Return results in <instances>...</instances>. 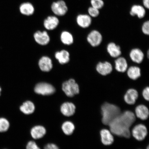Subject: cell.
<instances>
[{
	"mask_svg": "<svg viewBox=\"0 0 149 149\" xmlns=\"http://www.w3.org/2000/svg\"><path fill=\"white\" fill-rule=\"evenodd\" d=\"M55 56L61 64H66L70 61V54L65 50L56 52Z\"/></svg>",
	"mask_w": 149,
	"mask_h": 149,
	"instance_id": "cb8c5ba5",
	"label": "cell"
},
{
	"mask_svg": "<svg viewBox=\"0 0 149 149\" xmlns=\"http://www.w3.org/2000/svg\"><path fill=\"white\" fill-rule=\"evenodd\" d=\"M107 51L111 57L117 58L122 54L120 47L113 42L109 43L107 46Z\"/></svg>",
	"mask_w": 149,
	"mask_h": 149,
	"instance_id": "5bb4252c",
	"label": "cell"
},
{
	"mask_svg": "<svg viewBox=\"0 0 149 149\" xmlns=\"http://www.w3.org/2000/svg\"><path fill=\"white\" fill-rule=\"evenodd\" d=\"M31 136L33 139H39L42 138L45 135L46 130L42 126H35L31 129Z\"/></svg>",
	"mask_w": 149,
	"mask_h": 149,
	"instance_id": "7402d4cb",
	"label": "cell"
},
{
	"mask_svg": "<svg viewBox=\"0 0 149 149\" xmlns=\"http://www.w3.org/2000/svg\"><path fill=\"white\" fill-rule=\"evenodd\" d=\"M61 128L65 134L70 135L73 133L75 127L72 122L66 121L63 124Z\"/></svg>",
	"mask_w": 149,
	"mask_h": 149,
	"instance_id": "484cf974",
	"label": "cell"
},
{
	"mask_svg": "<svg viewBox=\"0 0 149 149\" xmlns=\"http://www.w3.org/2000/svg\"><path fill=\"white\" fill-rule=\"evenodd\" d=\"M51 9L56 15L63 16L68 12V7L64 1L59 0L52 3Z\"/></svg>",
	"mask_w": 149,
	"mask_h": 149,
	"instance_id": "5b68a950",
	"label": "cell"
},
{
	"mask_svg": "<svg viewBox=\"0 0 149 149\" xmlns=\"http://www.w3.org/2000/svg\"><path fill=\"white\" fill-rule=\"evenodd\" d=\"M148 133L146 127L142 124L137 125L132 130L133 136L139 141L143 140L146 137Z\"/></svg>",
	"mask_w": 149,
	"mask_h": 149,
	"instance_id": "52a82bcc",
	"label": "cell"
},
{
	"mask_svg": "<svg viewBox=\"0 0 149 149\" xmlns=\"http://www.w3.org/2000/svg\"><path fill=\"white\" fill-rule=\"evenodd\" d=\"M141 30L142 32L145 35H148L149 34V22L147 21L143 24Z\"/></svg>",
	"mask_w": 149,
	"mask_h": 149,
	"instance_id": "4dcf8cb0",
	"label": "cell"
},
{
	"mask_svg": "<svg viewBox=\"0 0 149 149\" xmlns=\"http://www.w3.org/2000/svg\"><path fill=\"white\" fill-rule=\"evenodd\" d=\"M127 61L124 57H119L115 61V68L117 72H124L126 71L128 68Z\"/></svg>",
	"mask_w": 149,
	"mask_h": 149,
	"instance_id": "2e32d148",
	"label": "cell"
},
{
	"mask_svg": "<svg viewBox=\"0 0 149 149\" xmlns=\"http://www.w3.org/2000/svg\"><path fill=\"white\" fill-rule=\"evenodd\" d=\"M131 60L137 64H141L144 60V55L143 52L139 48H134L131 50L130 53Z\"/></svg>",
	"mask_w": 149,
	"mask_h": 149,
	"instance_id": "30bf717a",
	"label": "cell"
},
{
	"mask_svg": "<svg viewBox=\"0 0 149 149\" xmlns=\"http://www.w3.org/2000/svg\"><path fill=\"white\" fill-rule=\"evenodd\" d=\"M89 15L91 17H96L99 15V10L93 7H89L88 10Z\"/></svg>",
	"mask_w": 149,
	"mask_h": 149,
	"instance_id": "f546056e",
	"label": "cell"
},
{
	"mask_svg": "<svg viewBox=\"0 0 149 149\" xmlns=\"http://www.w3.org/2000/svg\"><path fill=\"white\" fill-rule=\"evenodd\" d=\"M102 122L105 125H109L121 113L120 108L109 103H104L101 107Z\"/></svg>",
	"mask_w": 149,
	"mask_h": 149,
	"instance_id": "7a4b0ae2",
	"label": "cell"
},
{
	"mask_svg": "<svg viewBox=\"0 0 149 149\" xmlns=\"http://www.w3.org/2000/svg\"><path fill=\"white\" fill-rule=\"evenodd\" d=\"M142 95L145 99L148 101L149 100V88L148 87H145L143 91Z\"/></svg>",
	"mask_w": 149,
	"mask_h": 149,
	"instance_id": "d6a6232c",
	"label": "cell"
},
{
	"mask_svg": "<svg viewBox=\"0 0 149 149\" xmlns=\"http://www.w3.org/2000/svg\"><path fill=\"white\" fill-rule=\"evenodd\" d=\"M76 22L80 27L86 29L89 27L92 24V18L88 15L80 14L76 18Z\"/></svg>",
	"mask_w": 149,
	"mask_h": 149,
	"instance_id": "7c38bea8",
	"label": "cell"
},
{
	"mask_svg": "<svg viewBox=\"0 0 149 149\" xmlns=\"http://www.w3.org/2000/svg\"><path fill=\"white\" fill-rule=\"evenodd\" d=\"M39 66L40 70L42 71H50L53 68V64L51 59L47 57H43L40 59L39 62Z\"/></svg>",
	"mask_w": 149,
	"mask_h": 149,
	"instance_id": "d6986e66",
	"label": "cell"
},
{
	"mask_svg": "<svg viewBox=\"0 0 149 149\" xmlns=\"http://www.w3.org/2000/svg\"><path fill=\"white\" fill-rule=\"evenodd\" d=\"M19 10L22 14L26 16H30L34 12L35 8L31 3L26 2L22 3L20 5Z\"/></svg>",
	"mask_w": 149,
	"mask_h": 149,
	"instance_id": "603a6c76",
	"label": "cell"
},
{
	"mask_svg": "<svg viewBox=\"0 0 149 149\" xmlns=\"http://www.w3.org/2000/svg\"><path fill=\"white\" fill-rule=\"evenodd\" d=\"M126 71L128 77L132 80H137L141 75V68L137 66H130Z\"/></svg>",
	"mask_w": 149,
	"mask_h": 149,
	"instance_id": "44dd1931",
	"label": "cell"
},
{
	"mask_svg": "<svg viewBox=\"0 0 149 149\" xmlns=\"http://www.w3.org/2000/svg\"><path fill=\"white\" fill-rule=\"evenodd\" d=\"M130 14L132 16H137L140 19L144 17L146 10L144 7L139 5H134L130 9Z\"/></svg>",
	"mask_w": 149,
	"mask_h": 149,
	"instance_id": "ffe728a7",
	"label": "cell"
},
{
	"mask_svg": "<svg viewBox=\"0 0 149 149\" xmlns=\"http://www.w3.org/2000/svg\"><path fill=\"white\" fill-rule=\"evenodd\" d=\"M9 127L8 121L5 118H0V132L1 133L7 131Z\"/></svg>",
	"mask_w": 149,
	"mask_h": 149,
	"instance_id": "83f0119b",
	"label": "cell"
},
{
	"mask_svg": "<svg viewBox=\"0 0 149 149\" xmlns=\"http://www.w3.org/2000/svg\"><path fill=\"white\" fill-rule=\"evenodd\" d=\"M34 37L36 42L41 45H46L49 42V37L46 31H44L43 32L37 31L35 33Z\"/></svg>",
	"mask_w": 149,
	"mask_h": 149,
	"instance_id": "9a60e30c",
	"label": "cell"
},
{
	"mask_svg": "<svg viewBox=\"0 0 149 149\" xmlns=\"http://www.w3.org/2000/svg\"><path fill=\"white\" fill-rule=\"evenodd\" d=\"M102 143L105 145H110L113 144L114 138L111 131L107 129L102 130L100 132Z\"/></svg>",
	"mask_w": 149,
	"mask_h": 149,
	"instance_id": "4fadbf2b",
	"label": "cell"
},
{
	"mask_svg": "<svg viewBox=\"0 0 149 149\" xmlns=\"http://www.w3.org/2000/svg\"><path fill=\"white\" fill-rule=\"evenodd\" d=\"M135 114L138 118L141 120H146L149 115V110L146 106L143 105L138 106L135 109Z\"/></svg>",
	"mask_w": 149,
	"mask_h": 149,
	"instance_id": "e0dca14e",
	"label": "cell"
},
{
	"mask_svg": "<svg viewBox=\"0 0 149 149\" xmlns=\"http://www.w3.org/2000/svg\"><path fill=\"white\" fill-rule=\"evenodd\" d=\"M92 6L100 10L104 6V3L102 0H91Z\"/></svg>",
	"mask_w": 149,
	"mask_h": 149,
	"instance_id": "f1b7e54d",
	"label": "cell"
},
{
	"mask_svg": "<svg viewBox=\"0 0 149 149\" xmlns=\"http://www.w3.org/2000/svg\"><path fill=\"white\" fill-rule=\"evenodd\" d=\"M61 41L65 45H70L73 43V37L71 33L68 31H64L61 35Z\"/></svg>",
	"mask_w": 149,
	"mask_h": 149,
	"instance_id": "4316f807",
	"label": "cell"
},
{
	"mask_svg": "<svg viewBox=\"0 0 149 149\" xmlns=\"http://www.w3.org/2000/svg\"><path fill=\"white\" fill-rule=\"evenodd\" d=\"M34 91L37 94L49 95L54 94L55 92V89L50 84L42 83L37 84L35 87Z\"/></svg>",
	"mask_w": 149,
	"mask_h": 149,
	"instance_id": "277c9868",
	"label": "cell"
},
{
	"mask_svg": "<svg viewBox=\"0 0 149 149\" xmlns=\"http://www.w3.org/2000/svg\"><path fill=\"white\" fill-rule=\"evenodd\" d=\"M59 23L58 19L55 16H49L44 21V26L47 29L52 30L55 29Z\"/></svg>",
	"mask_w": 149,
	"mask_h": 149,
	"instance_id": "ac0fdd59",
	"label": "cell"
},
{
	"mask_svg": "<svg viewBox=\"0 0 149 149\" xmlns=\"http://www.w3.org/2000/svg\"><path fill=\"white\" fill-rule=\"evenodd\" d=\"M135 115L132 112L126 111L120 114L109 124L111 133L118 136L129 138L130 128L135 122Z\"/></svg>",
	"mask_w": 149,
	"mask_h": 149,
	"instance_id": "6da1fadb",
	"label": "cell"
},
{
	"mask_svg": "<svg viewBox=\"0 0 149 149\" xmlns=\"http://www.w3.org/2000/svg\"><path fill=\"white\" fill-rule=\"evenodd\" d=\"M139 97V93L137 90L133 88H130L127 91L124 96L125 101L129 105L135 104Z\"/></svg>",
	"mask_w": 149,
	"mask_h": 149,
	"instance_id": "9c48e42d",
	"label": "cell"
},
{
	"mask_svg": "<svg viewBox=\"0 0 149 149\" xmlns=\"http://www.w3.org/2000/svg\"><path fill=\"white\" fill-rule=\"evenodd\" d=\"M62 89L69 97H72L79 93V85L73 79L64 82L63 84Z\"/></svg>",
	"mask_w": 149,
	"mask_h": 149,
	"instance_id": "3957f363",
	"label": "cell"
},
{
	"mask_svg": "<svg viewBox=\"0 0 149 149\" xmlns=\"http://www.w3.org/2000/svg\"><path fill=\"white\" fill-rule=\"evenodd\" d=\"M96 69L99 74L102 76H106L111 73L113 67L110 63L106 61L99 62L96 65Z\"/></svg>",
	"mask_w": 149,
	"mask_h": 149,
	"instance_id": "ba28073f",
	"label": "cell"
},
{
	"mask_svg": "<svg viewBox=\"0 0 149 149\" xmlns=\"http://www.w3.org/2000/svg\"><path fill=\"white\" fill-rule=\"evenodd\" d=\"M146 149H149V146H148V147H147Z\"/></svg>",
	"mask_w": 149,
	"mask_h": 149,
	"instance_id": "74e56055",
	"label": "cell"
},
{
	"mask_svg": "<svg viewBox=\"0 0 149 149\" xmlns=\"http://www.w3.org/2000/svg\"><path fill=\"white\" fill-rule=\"evenodd\" d=\"M44 149H59L57 145L54 144H48L45 147Z\"/></svg>",
	"mask_w": 149,
	"mask_h": 149,
	"instance_id": "836d02e7",
	"label": "cell"
},
{
	"mask_svg": "<svg viewBox=\"0 0 149 149\" xmlns=\"http://www.w3.org/2000/svg\"><path fill=\"white\" fill-rule=\"evenodd\" d=\"M143 4L145 8H149V0H143Z\"/></svg>",
	"mask_w": 149,
	"mask_h": 149,
	"instance_id": "e575fe53",
	"label": "cell"
},
{
	"mask_svg": "<svg viewBox=\"0 0 149 149\" xmlns=\"http://www.w3.org/2000/svg\"><path fill=\"white\" fill-rule=\"evenodd\" d=\"M20 109L22 112L26 115L31 114L35 110V107L33 102L30 101L24 102L20 107Z\"/></svg>",
	"mask_w": 149,
	"mask_h": 149,
	"instance_id": "d4e9b609",
	"label": "cell"
},
{
	"mask_svg": "<svg viewBox=\"0 0 149 149\" xmlns=\"http://www.w3.org/2000/svg\"><path fill=\"white\" fill-rule=\"evenodd\" d=\"M149 51L148 52V58H149Z\"/></svg>",
	"mask_w": 149,
	"mask_h": 149,
	"instance_id": "d590c367",
	"label": "cell"
},
{
	"mask_svg": "<svg viewBox=\"0 0 149 149\" xmlns=\"http://www.w3.org/2000/svg\"><path fill=\"white\" fill-rule=\"evenodd\" d=\"M87 41L93 47H96L100 45L102 40V36L99 31L93 30L89 33L87 37Z\"/></svg>",
	"mask_w": 149,
	"mask_h": 149,
	"instance_id": "8992f818",
	"label": "cell"
},
{
	"mask_svg": "<svg viewBox=\"0 0 149 149\" xmlns=\"http://www.w3.org/2000/svg\"><path fill=\"white\" fill-rule=\"evenodd\" d=\"M26 149H40L37 146L36 143L33 141H30L28 143Z\"/></svg>",
	"mask_w": 149,
	"mask_h": 149,
	"instance_id": "1f68e13d",
	"label": "cell"
},
{
	"mask_svg": "<svg viewBox=\"0 0 149 149\" xmlns=\"http://www.w3.org/2000/svg\"><path fill=\"white\" fill-rule=\"evenodd\" d=\"M1 87H0V95H1Z\"/></svg>",
	"mask_w": 149,
	"mask_h": 149,
	"instance_id": "8d00e7d4",
	"label": "cell"
},
{
	"mask_svg": "<svg viewBox=\"0 0 149 149\" xmlns=\"http://www.w3.org/2000/svg\"><path fill=\"white\" fill-rule=\"evenodd\" d=\"M76 107L72 102H65L61 105V111L64 116L68 117L72 116L75 113Z\"/></svg>",
	"mask_w": 149,
	"mask_h": 149,
	"instance_id": "8fae6325",
	"label": "cell"
}]
</instances>
